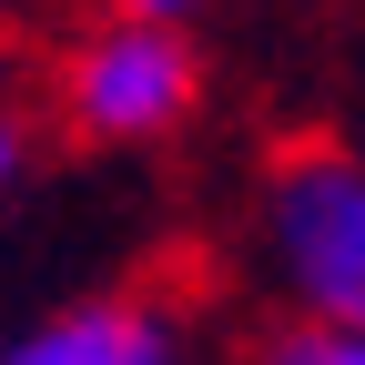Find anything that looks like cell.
<instances>
[{
	"label": "cell",
	"mask_w": 365,
	"mask_h": 365,
	"mask_svg": "<svg viewBox=\"0 0 365 365\" xmlns=\"http://www.w3.org/2000/svg\"><path fill=\"white\" fill-rule=\"evenodd\" d=\"M31 143H41V132H31V102L0 81V213H11V193L31 182Z\"/></svg>",
	"instance_id": "cell-5"
},
{
	"label": "cell",
	"mask_w": 365,
	"mask_h": 365,
	"mask_svg": "<svg viewBox=\"0 0 365 365\" xmlns=\"http://www.w3.org/2000/svg\"><path fill=\"white\" fill-rule=\"evenodd\" d=\"M0 365H203V335L173 284H91L11 325Z\"/></svg>",
	"instance_id": "cell-3"
},
{
	"label": "cell",
	"mask_w": 365,
	"mask_h": 365,
	"mask_svg": "<svg viewBox=\"0 0 365 365\" xmlns=\"http://www.w3.org/2000/svg\"><path fill=\"white\" fill-rule=\"evenodd\" d=\"M91 11H102V21H163V31H193L213 0H91Z\"/></svg>",
	"instance_id": "cell-6"
},
{
	"label": "cell",
	"mask_w": 365,
	"mask_h": 365,
	"mask_svg": "<svg viewBox=\"0 0 365 365\" xmlns=\"http://www.w3.org/2000/svg\"><path fill=\"white\" fill-rule=\"evenodd\" d=\"M0 11H11V0H0Z\"/></svg>",
	"instance_id": "cell-7"
},
{
	"label": "cell",
	"mask_w": 365,
	"mask_h": 365,
	"mask_svg": "<svg viewBox=\"0 0 365 365\" xmlns=\"http://www.w3.org/2000/svg\"><path fill=\"white\" fill-rule=\"evenodd\" d=\"M244 274L274 325L365 335V143L294 132L274 143L244 193Z\"/></svg>",
	"instance_id": "cell-1"
},
{
	"label": "cell",
	"mask_w": 365,
	"mask_h": 365,
	"mask_svg": "<svg viewBox=\"0 0 365 365\" xmlns=\"http://www.w3.org/2000/svg\"><path fill=\"white\" fill-rule=\"evenodd\" d=\"M41 112L81 153H163L203 112V41L163 21H102L81 11L41 71Z\"/></svg>",
	"instance_id": "cell-2"
},
{
	"label": "cell",
	"mask_w": 365,
	"mask_h": 365,
	"mask_svg": "<svg viewBox=\"0 0 365 365\" xmlns=\"http://www.w3.org/2000/svg\"><path fill=\"white\" fill-rule=\"evenodd\" d=\"M244 365H365V335H325V325H274Z\"/></svg>",
	"instance_id": "cell-4"
}]
</instances>
